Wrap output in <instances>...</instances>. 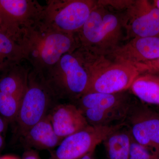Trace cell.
<instances>
[{"label": "cell", "instance_id": "cell-1", "mask_svg": "<svg viewBox=\"0 0 159 159\" xmlns=\"http://www.w3.org/2000/svg\"><path fill=\"white\" fill-rule=\"evenodd\" d=\"M18 43L22 49L24 60L32 70L43 77L63 55L72 53L79 47L75 34L57 31L41 21L24 30Z\"/></svg>", "mask_w": 159, "mask_h": 159}, {"label": "cell", "instance_id": "cell-2", "mask_svg": "<svg viewBox=\"0 0 159 159\" xmlns=\"http://www.w3.org/2000/svg\"><path fill=\"white\" fill-rule=\"evenodd\" d=\"M122 29V16L97 1L87 20L75 35L78 47L106 57L120 46Z\"/></svg>", "mask_w": 159, "mask_h": 159}, {"label": "cell", "instance_id": "cell-3", "mask_svg": "<svg viewBox=\"0 0 159 159\" xmlns=\"http://www.w3.org/2000/svg\"><path fill=\"white\" fill-rule=\"evenodd\" d=\"M42 77L56 99L77 101L86 93L89 81L87 70L74 51L63 55Z\"/></svg>", "mask_w": 159, "mask_h": 159}, {"label": "cell", "instance_id": "cell-4", "mask_svg": "<svg viewBox=\"0 0 159 159\" xmlns=\"http://www.w3.org/2000/svg\"><path fill=\"white\" fill-rule=\"evenodd\" d=\"M77 101L89 125L94 126L125 122L133 102L126 91L112 94L87 93Z\"/></svg>", "mask_w": 159, "mask_h": 159}, {"label": "cell", "instance_id": "cell-5", "mask_svg": "<svg viewBox=\"0 0 159 159\" xmlns=\"http://www.w3.org/2000/svg\"><path fill=\"white\" fill-rule=\"evenodd\" d=\"M56 100L43 77L30 72L27 89L15 120L21 136L48 114Z\"/></svg>", "mask_w": 159, "mask_h": 159}, {"label": "cell", "instance_id": "cell-6", "mask_svg": "<svg viewBox=\"0 0 159 159\" xmlns=\"http://www.w3.org/2000/svg\"><path fill=\"white\" fill-rule=\"evenodd\" d=\"M96 2L92 0L48 1L45 6L42 22L57 31L76 34L87 20Z\"/></svg>", "mask_w": 159, "mask_h": 159}, {"label": "cell", "instance_id": "cell-7", "mask_svg": "<svg viewBox=\"0 0 159 159\" xmlns=\"http://www.w3.org/2000/svg\"><path fill=\"white\" fill-rule=\"evenodd\" d=\"M44 9L36 1L0 0V32L18 43L24 30L42 20Z\"/></svg>", "mask_w": 159, "mask_h": 159}, {"label": "cell", "instance_id": "cell-8", "mask_svg": "<svg viewBox=\"0 0 159 159\" xmlns=\"http://www.w3.org/2000/svg\"><path fill=\"white\" fill-rule=\"evenodd\" d=\"M125 125L124 122L106 126L87 127L63 139L50 159H79L95 150L113 131Z\"/></svg>", "mask_w": 159, "mask_h": 159}, {"label": "cell", "instance_id": "cell-9", "mask_svg": "<svg viewBox=\"0 0 159 159\" xmlns=\"http://www.w3.org/2000/svg\"><path fill=\"white\" fill-rule=\"evenodd\" d=\"M140 75L135 66L125 63H109L89 74L86 93L112 94L127 90Z\"/></svg>", "mask_w": 159, "mask_h": 159}, {"label": "cell", "instance_id": "cell-10", "mask_svg": "<svg viewBox=\"0 0 159 159\" xmlns=\"http://www.w3.org/2000/svg\"><path fill=\"white\" fill-rule=\"evenodd\" d=\"M125 122L136 142L159 155V113L133 102Z\"/></svg>", "mask_w": 159, "mask_h": 159}, {"label": "cell", "instance_id": "cell-11", "mask_svg": "<svg viewBox=\"0 0 159 159\" xmlns=\"http://www.w3.org/2000/svg\"><path fill=\"white\" fill-rule=\"evenodd\" d=\"M122 20L126 39L159 36V9L149 1H134Z\"/></svg>", "mask_w": 159, "mask_h": 159}, {"label": "cell", "instance_id": "cell-12", "mask_svg": "<svg viewBox=\"0 0 159 159\" xmlns=\"http://www.w3.org/2000/svg\"><path fill=\"white\" fill-rule=\"evenodd\" d=\"M115 63L134 65L159 58V36L137 38L120 46L108 55Z\"/></svg>", "mask_w": 159, "mask_h": 159}, {"label": "cell", "instance_id": "cell-13", "mask_svg": "<svg viewBox=\"0 0 159 159\" xmlns=\"http://www.w3.org/2000/svg\"><path fill=\"white\" fill-rule=\"evenodd\" d=\"M48 116L54 132L61 140L89 125L82 111L75 104H56Z\"/></svg>", "mask_w": 159, "mask_h": 159}, {"label": "cell", "instance_id": "cell-14", "mask_svg": "<svg viewBox=\"0 0 159 159\" xmlns=\"http://www.w3.org/2000/svg\"><path fill=\"white\" fill-rule=\"evenodd\" d=\"M22 137L27 146L40 150H51L57 147L62 140L54 132L48 115Z\"/></svg>", "mask_w": 159, "mask_h": 159}, {"label": "cell", "instance_id": "cell-15", "mask_svg": "<svg viewBox=\"0 0 159 159\" xmlns=\"http://www.w3.org/2000/svg\"><path fill=\"white\" fill-rule=\"evenodd\" d=\"M19 63L5 70L0 78V92L22 99L28 86L30 71Z\"/></svg>", "mask_w": 159, "mask_h": 159}, {"label": "cell", "instance_id": "cell-16", "mask_svg": "<svg viewBox=\"0 0 159 159\" xmlns=\"http://www.w3.org/2000/svg\"><path fill=\"white\" fill-rule=\"evenodd\" d=\"M132 140L126 124L109 134L102 142L107 159H129Z\"/></svg>", "mask_w": 159, "mask_h": 159}, {"label": "cell", "instance_id": "cell-17", "mask_svg": "<svg viewBox=\"0 0 159 159\" xmlns=\"http://www.w3.org/2000/svg\"><path fill=\"white\" fill-rule=\"evenodd\" d=\"M130 88L142 102L159 105V81L155 75H139L134 80Z\"/></svg>", "mask_w": 159, "mask_h": 159}, {"label": "cell", "instance_id": "cell-18", "mask_svg": "<svg viewBox=\"0 0 159 159\" xmlns=\"http://www.w3.org/2000/svg\"><path fill=\"white\" fill-rule=\"evenodd\" d=\"M23 60L24 54L19 43L0 32V73Z\"/></svg>", "mask_w": 159, "mask_h": 159}, {"label": "cell", "instance_id": "cell-19", "mask_svg": "<svg viewBox=\"0 0 159 159\" xmlns=\"http://www.w3.org/2000/svg\"><path fill=\"white\" fill-rule=\"evenodd\" d=\"M21 99L0 92V116L7 122L15 121Z\"/></svg>", "mask_w": 159, "mask_h": 159}, {"label": "cell", "instance_id": "cell-20", "mask_svg": "<svg viewBox=\"0 0 159 159\" xmlns=\"http://www.w3.org/2000/svg\"><path fill=\"white\" fill-rule=\"evenodd\" d=\"M129 159H159V155L152 152L140 145L132 138Z\"/></svg>", "mask_w": 159, "mask_h": 159}, {"label": "cell", "instance_id": "cell-21", "mask_svg": "<svg viewBox=\"0 0 159 159\" xmlns=\"http://www.w3.org/2000/svg\"><path fill=\"white\" fill-rule=\"evenodd\" d=\"M139 74L159 76V58L155 60L139 63L134 65Z\"/></svg>", "mask_w": 159, "mask_h": 159}, {"label": "cell", "instance_id": "cell-22", "mask_svg": "<svg viewBox=\"0 0 159 159\" xmlns=\"http://www.w3.org/2000/svg\"><path fill=\"white\" fill-rule=\"evenodd\" d=\"M134 1H98L97 2L99 5L109 8L110 7L117 10L125 9L126 10L131 6Z\"/></svg>", "mask_w": 159, "mask_h": 159}, {"label": "cell", "instance_id": "cell-23", "mask_svg": "<svg viewBox=\"0 0 159 159\" xmlns=\"http://www.w3.org/2000/svg\"><path fill=\"white\" fill-rule=\"evenodd\" d=\"M37 152H35L34 150H27L23 154L22 159H40Z\"/></svg>", "mask_w": 159, "mask_h": 159}, {"label": "cell", "instance_id": "cell-24", "mask_svg": "<svg viewBox=\"0 0 159 159\" xmlns=\"http://www.w3.org/2000/svg\"><path fill=\"white\" fill-rule=\"evenodd\" d=\"M7 121L0 116V134L6 129L7 126Z\"/></svg>", "mask_w": 159, "mask_h": 159}, {"label": "cell", "instance_id": "cell-25", "mask_svg": "<svg viewBox=\"0 0 159 159\" xmlns=\"http://www.w3.org/2000/svg\"><path fill=\"white\" fill-rule=\"evenodd\" d=\"M95 151H93L88 153L86 154L84 156L82 157L79 159H97L95 157Z\"/></svg>", "mask_w": 159, "mask_h": 159}, {"label": "cell", "instance_id": "cell-26", "mask_svg": "<svg viewBox=\"0 0 159 159\" xmlns=\"http://www.w3.org/2000/svg\"><path fill=\"white\" fill-rule=\"evenodd\" d=\"M3 143H4V140H3L2 137L0 134V150L2 148Z\"/></svg>", "mask_w": 159, "mask_h": 159}, {"label": "cell", "instance_id": "cell-27", "mask_svg": "<svg viewBox=\"0 0 159 159\" xmlns=\"http://www.w3.org/2000/svg\"><path fill=\"white\" fill-rule=\"evenodd\" d=\"M153 4L156 7L159 9V0H154L153 1Z\"/></svg>", "mask_w": 159, "mask_h": 159}, {"label": "cell", "instance_id": "cell-28", "mask_svg": "<svg viewBox=\"0 0 159 159\" xmlns=\"http://www.w3.org/2000/svg\"><path fill=\"white\" fill-rule=\"evenodd\" d=\"M0 159H8V157H3L0 158Z\"/></svg>", "mask_w": 159, "mask_h": 159}, {"label": "cell", "instance_id": "cell-29", "mask_svg": "<svg viewBox=\"0 0 159 159\" xmlns=\"http://www.w3.org/2000/svg\"><path fill=\"white\" fill-rule=\"evenodd\" d=\"M8 159H17L16 158L13 157H8Z\"/></svg>", "mask_w": 159, "mask_h": 159}, {"label": "cell", "instance_id": "cell-30", "mask_svg": "<svg viewBox=\"0 0 159 159\" xmlns=\"http://www.w3.org/2000/svg\"><path fill=\"white\" fill-rule=\"evenodd\" d=\"M155 76L156 77L157 79L158 80V81H159V76H157V75H155Z\"/></svg>", "mask_w": 159, "mask_h": 159}, {"label": "cell", "instance_id": "cell-31", "mask_svg": "<svg viewBox=\"0 0 159 159\" xmlns=\"http://www.w3.org/2000/svg\"><path fill=\"white\" fill-rule=\"evenodd\" d=\"M1 18H0V27H1Z\"/></svg>", "mask_w": 159, "mask_h": 159}, {"label": "cell", "instance_id": "cell-32", "mask_svg": "<svg viewBox=\"0 0 159 159\" xmlns=\"http://www.w3.org/2000/svg\"></svg>", "mask_w": 159, "mask_h": 159}]
</instances>
